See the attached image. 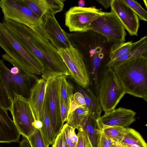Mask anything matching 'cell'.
Instances as JSON below:
<instances>
[{
  "mask_svg": "<svg viewBox=\"0 0 147 147\" xmlns=\"http://www.w3.org/2000/svg\"><path fill=\"white\" fill-rule=\"evenodd\" d=\"M78 129L84 132L92 147H99L101 129L98 119L91 113H89L85 117Z\"/></svg>",
  "mask_w": 147,
  "mask_h": 147,
  "instance_id": "18",
  "label": "cell"
},
{
  "mask_svg": "<svg viewBox=\"0 0 147 147\" xmlns=\"http://www.w3.org/2000/svg\"><path fill=\"white\" fill-rule=\"evenodd\" d=\"M28 7L43 21L46 15H55L63 9L62 0H17Z\"/></svg>",
  "mask_w": 147,
  "mask_h": 147,
  "instance_id": "16",
  "label": "cell"
},
{
  "mask_svg": "<svg viewBox=\"0 0 147 147\" xmlns=\"http://www.w3.org/2000/svg\"><path fill=\"white\" fill-rule=\"evenodd\" d=\"M147 36H145L133 42V46L127 53L117 59L110 61L107 64L114 70L124 63L142 56H147Z\"/></svg>",
  "mask_w": 147,
  "mask_h": 147,
  "instance_id": "19",
  "label": "cell"
},
{
  "mask_svg": "<svg viewBox=\"0 0 147 147\" xmlns=\"http://www.w3.org/2000/svg\"><path fill=\"white\" fill-rule=\"evenodd\" d=\"M0 7L4 19L26 26L41 38L49 41L43 29V21L29 7L17 0H1Z\"/></svg>",
  "mask_w": 147,
  "mask_h": 147,
  "instance_id": "4",
  "label": "cell"
},
{
  "mask_svg": "<svg viewBox=\"0 0 147 147\" xmlns=\"http://www.w3.org/2000/svg\"><path fill=\"white\" fill-rule=\"evenodd\" d=\"M19 68V72L13 74L0 60V72L3 84L9 97L12 101L17 96L28 98L30 90L31 78H35L34 75L29 74Z\"/></svg>",
  "mask_w": 147,
  "mask_h": 147,
  "instance_id": "7",
  "label": "cell"
},
{
  "mask_svg": "<svg viewBox=\"0 0 147 147\" xmlns=\"http://www.w3.org/2000/svg\"><path fill=\"white\" fill-rule=\"evenodd\" d=\"M125 29L116 15L111 11L102 12L91 23L88 28L101 34L107 40L114 43L125 42L126 33Z\"/></svg>",
  "mask_w": 147,
  "mask_h": 147,
  "instance_id": "6",
  "label": "cell"
},
{
  "mask_svg": "<svg viewBox=\"0 0 147 147\" xmlns=\"http://www.w3.org/2000/svg\"><path fill=\"white\" fill-rule=\"evenodd\" d=\"M86 147H92L88 139L86 144Z\"/></svg>",
  "mask_w": 147,
  "mask_h": 147,
  "instance_id": "41",
  "label": "cell"
},
{
  "mask_svg": "<svg viewBox=\"0 0 147 147\" xmlns=\"http://www.w3.org/2000/svg\"><path fill=\"white\" fill-rule=\"evenodd\" d=\"M96 1L101 4L105 9L110 7L111 0H98Z\"/></svg>",
  "mask_w": 147,
  "mask_h": 147,
  "instance_id": "37",
  "label": "cell"
},
{
  "mask_svg": "<svg viewBox=\"0 0 147 147\" xmlns=\"http://www.w3.org/2000/svg\"><path fill=\"white\" fill-rule=\"evenodd\" d=\"M137 15L141 20L147 21V11L136 1L134 0H123Z\"/></svg>",
  "mask_w": 147,
  "mask_h": 147,
  "instance_id": "29",
  "label": "cell"
},
{
  "mask_svg": "<svg viewBox=\"0 0 147 147\" xmlns=\"http://www.w3.org/2000/svg\"><path fill=\"white\" fill-rule=\"evenodd\" d=\"M119 143L124 147H147L141 135L135 129L128 127Z\"/></svg>",
  "mask_w": 147,
  "mask_h": 147,
  "instance_id": "22",
  "label": "cell"
},
{
  "mask_svg": "<svg viewBox=\"0 0 147 147\" xmlns=\"http://www.w3.org/2000/svg\"><path fill=\"white\" fill-rule=\"evenodd\" d=\"M110 7L129 34L138 36L139 18L132 9L123 0H111Z\"/></svg>",
  "mask_w": 147,
  "mask_h": 147,
  "instance_id": "12",
  "label": "cell"
},
{
  "mask_svg": "<svg viewBox=\"0 0 147 147\" xmlns=\"http://www.w3.org/2000/svg\"><path fill=\"white\" fill-rule=\"evenodd\" d=\"M136 113L131 109L120 107L105 112L98 121L100 127H128L136 121Z\"/></svg>",
  "mask_w": 147,
  "mask_h": 147,
  "instance_id": "14",
  "label": "cell"
},
{
  "mask_svg": "<svg viewBox=\"0 0 147 147\" xmlns=\"http://www.w3.org/2000/svg\"><path fill=\"white\" fill-rule=\"evenodd\" d=\"M59 75L49 77L47 79L45 94L50 119L56 136L60 132L63 125L59 107Z\"/></svg>",
  "mask_w": 147,
  "mask_h": 147,
  "instance_id": "11",
  "label": "cell"
},
{
  "mask_svg": "<svg viewBox=\"0 0 147 147\" xmlns=\"http://www.w3.org/2000/svg\"><path fill=\"white\" fill-rule=\"evenodd\" d=\"M9 111L21 135L28 138L35 129L33 125L35 119L28 99L17 96L12 101Z\"/></svg>",
  "mask_w": 147,
  "mask_h": 147,
  "instance_id": "9",
  "label": "cell"
},
{
  "mask_svg": "<svg viewBox=\"0 0 147 147\" xmlns=\"http://www.w3.org/2000/svg\"><path fill=\"white\" fill-rule=\"evenodd\" d=\"M73 101L76 103L79 107H86L84 97L83 95L78 92L74 94Z\"/></svg>",
  "mask_w": 147,
  "mask_h": 147,
  "instance_id": "35",
  "label": "cell"
},
{
  "mask_svg": "<svg viewBox=\"0 0 147 147\" xmlns=\"http://www.w3.org/2000/svg\"><path fill=\"white\" fill-rule=\"evenodd\" d=\"M68 76L64 74L59 76V93L64 105L69 111L73 99L74 88L72 84L67 80Z\"/></svg>",
  "mask_w": 147,
  "mask_h": 147,
  "instance_id": "21",
  "label": "cell"
},
{
  "mask_svg": "<svg viewBox=\"0 0 147 147\" xmlns=\"http://www.w3.org/2000/svg\"><path fill=\"white\" fill-rule=\"evenodd\" d=\"M78 90L83 96L86 107L89 109L90 113L96 119H99L102 110L98 97L88 87L83 88L78 86Z\"/></svg>",
  "mask_w": 147,
  "mask_h": 147,
  "instance_id": "20",
  "label": "cell"
},
{
  "mask_svg": "<svg viewBox=\"0 0 147 147\" xmlns=\"http://www.w3.org/2000/svg\"><path fill=\"white\" fill-rule=\"evenodd\" d=\"M126 92L107 63L99 79L98 98L105 112L115 109Z\"/></svg>",
  "mask_w": 147,
  "mask_h": 147,
  "instance_id": "5",
  "label": "cell"
},
{
  "mask_svg": "<svg viewBox=\"0 0 147 147\" xmlns=\"http://www.w3.org/2000/svg\"><path fill=\"white\" fill-rule=\"evenodd\" d=\"M42 123V127L40 129L43 134L49 141L50 144L52 145L56 136L53 129L45 97L43 107Z\"/></svg>",
  "mask_w": 147,
  "mask_h": 147,
  "instance_id": "23",
  "label": "cell"
},
{
  "mask_svg": "<svg viewBox=\"0 0 147 147\" xmlns=\"http://www.w3.org/2000/svg\"><path fill=\"white\" fill-rule=\"evenodd\" d=\"M126 94L147 102V57L142 56L127 61L114 70Z\"/></svg>",
  "mask_w": 147,
  "mask_h": 147,
  "instance_id": "2",
  "label": "cell"
},
{
  "mask_svg": "<svg viewBox=\"0 0 147 147\" xmlns=\"http://www.w3.org/2000/svg\"><path fill=\"white\" fill-rule=\"evenodd\" d=\"M52 147H67L63 132L62 129L60 132L56 137Z\"/></svg>",
  "mask_w": 147,
  "mask_h": 147,
  "instance_id": "31",
  "label": "cell"
},
{
  "mask_svg": "<svg viewBox=\"0 0 147 147\" xmlns=\"http://www.w3.org/2000/svg\"><path fill=\"white\" fill-rule=\"evenodd\" d=\"M114 147H124L119 143L116 142Z\"/></svg>",
  "mask_w": 147,
  "mask_h": 147,
  "instance_id": "40",
  "label": "cell"
},
{
  "mask_svg": "<svg viewBox=\"0 0 147 147\" xmlns=\"http://www.w3.org/2000/svg\"><path fill=\"white\" fill-rule=\"evenodd\" d=\"M46 81V79L42 78L36 79L30 89L28 98L35 120L42 122Z\"/></svg>",
  "mask_w": 147,
  "mask_h": 147,
  "instance_id": "15",
  "label": "cell"
},
{
  "mask_svg": "<svg viewBox=\"0 0 147 147\" xmlns=\"http://www.w3.org/2000/svg\"><path fill=\"white\" fill-rule=\"evenodd\" d=\"M43 21V29L47 38L58 50L71 45L67 33L61 28L54 15L45 16Z\"/></svg>",
  "mask_w": 147,
  "mask_h": 147,
  "instance_id": "13",
  "label": "cell"
},
{
  "mask_svg": "<svg viewBox=\"0 0 147 147\" xmlns=\"http://www.w3.org/2000/svg\"><path fill=\"white\" fill-rule=\"evenodd\" d=\"M19 147H31V146L28 138L25 137L23 136V138L20 143Z\"/></svg>",
  "mask_w": 147,
  "mask_h": 147,
  "instance_id": "36",
  "label": "cell"
},
{
  "mask_svg": "<svg viewBox=\"0 0 147 147\" xmlns=\"http://www.w3.org/2000/svg\"><path fill=\"white\" fill-rule=\"evenodd\" d=\"M0 147H1V146H0Z\"/></svg>",
  "mask_w": 147,
  "mask_h": 147,
  "instance_id": "43",
  "label": "cell"
},
{
  "mask_svg": "<svg viewBox=\"0 0 147 147\" xmlns=\"http://www.w3.org/2000/svg\"><path fill=\"white\" fill-rule=\"evenodd\" d=\"M60 110L61 116L62 121L63 124L66 121L69 111L64 105L62 100L59 93Z\"/></svg>",
  "mask_w": 147,
  "mask_h": 147,
  "instance_id": "34",
  "label": "cell"
},
{
  "mask_svg": "<svg viewBox=\"0 0 147 147\" xmlns=\"http://www.w3.org/2000/svg\"><path fill=\"white\" fill-rule=\"evenodd\" d=\"M11 103L3 84L0 72V105L7 111H9Z\"/></svg>",
  "mask_w": 147,
  "mask_h": 147,
  "instance_id": "30",
  "label": "cell"
},
{
  "mask_svg": "<svg viewBox=\"0 0 147 147\" xmlns=\"http://www.w3.org/2000/svg\"><path fill=\"white\" fill-rule=\"evenodd\" d=\"M133 44L132 41L114 43L110 49V61L114 60L127 53L130 50Z\"/></svg>",
  "mask_w": 147,
  "mask_h": 147,
  "instance_id": "26",
  "label": "cell"
},
{
  "mask_svg": "<svg viewBox=\"0 0 147 147\" xmlns=\"http://www.w3.org/2000/svg\"><path fill=\"white\" fill-rule=\"evenodd\" d=\"M57 52L67 68L70 76L82 87H88L90 75L82 54L71 45L68 47L59 49Z\"/></svg>",
  "mask_w": 147,
  "mask_h": 147,
  "instance_id": "8",
  "label": "cell"
},
{
  "mask_svg": "<svg viewBox=\"0 0 147 147\" xmlns=\"http://www.w3.org/2000/svg\"><path fill=\"white\" fill-rule=\"evenodd\" d=\"M79 6L83 7L85 5V1L83 0H80L78 1V3Z\"/></svg>",
  "mask_w": 147,
  "mask_h": 147,
  "instance_id": "39",
  "label": "cell"
},
{
  "mask_svg": "<svg viewBox=\"0 0 147 147\" xmlns=\"http://www.w3.org/2000/svg\"><path fill=\"white\" fill-rule=\"evenodd\" d=\"M7 111L0 105V143L18 142L21 134Z\"/></svg>",
  "mask_w": 147,
  "mask_h": 147,
  "instance_id": "17",
  "label": "cell"
},
{
  "mask_svg": "<svg viewBox=\"0 0 147 147\" xmlns=\"http://www.w3.org/2000/svg\"><path fill=\"white\" fill-rule=\"evenodd\" d=\"M0 46L6 53L2 56L3 59L14 67L31 74L42 75V69L38 59L19 42L1 22Z\"/></svg>",
  "mask_w": 147,
  "mask_h": 147,
  "instance_id": "3",
  "label": "cell"
},
{
  "mask_svg": "<svg viewBox=\"0 0 147 147\" xmlns=\"http://www.w3.org/2000/svg\"><path fill=\"white\" fill-rule=\"evenodd\" d=\"M33 125L35 128L40 129L42 127L43 123L40 120H35Z\"/></svg>",
  "mask_w": 147,
  "mask_h": 147,
  "instance_id": "38",
  "label": "cell"
},
{
  "mask_svg": "<svg viewBox=\"0 0 147 147\" xmlns=\"http://www.w3.org/2000/svg\"><path fill=\"white\" fill-rule=\"evenodd\" d=\"M90 111L87 107H80L68 113L66 121L68 125L78 129Z\"/></svg>",
  "mask_w": 147,
  "mask_h": 147,
  "instance_id": "24",
  "label": "cell"
},
{
  "mask_svg": "<svg viewBox=\"0 0 147 147\" xmlns=\"http://www.w3.org/2000/svg\"><path fill=\"white\" fill-rule=\"evenodd\" d=\"M115 143L116 142L101 132L99 147H114Z\"/></svg>",
  "mask_w": 147,
  "mask_h": 147,
  "instance_id": "32",
  "label": "cell"
},
{
  "mask_svg": "<svg viewBox=\"0 0 147 147\" xmlns=\"http://www.w3.org/2000/svg\"><path fill=\"white\" fill-rule=\"evenodd\" d=\"M3 25L21 44L31 51L38 59L42 69V78L64 74L70 76L58 50L49 41H46L26 26L4 20Z\"/></svg>",
  "mask_w": 147,
  "mask_h": 147,
  "instance_id": "1",
  "label": "cell"
},
{
  "mask_svg": "<svg viewBox=\"0 0 147 147\" xmlns=\"http://www.w3.org/2000/svg\"><path fill=\"white\" fill-rule=\"evenodd\" d=\"M27 138L31 147H49L50 144L40 129L35 128L33 133Z\"/></svg>",
  "mask_w": 147,
  "mask_h": 147,
  "instance_id": "27",
  "label": "cell"
},
{
  "mask_svg": "<svg viewBox=\"0 0 147 147\" xmlns=\"http://www.w3.org/2000/svg\"><path fill=\"white\" fill-rule=\"evenodd\" d=\"M62 129L67 147H76L78 138L75 132V129L68 125L66 123L63 125Z\"/></svg>",
  "mask_w": 147,
  "mask_h": 147,
  "instance_id": "28",
  "label": "cell"
},
{
  "mask_svg": "<svg viewBox=\"0 0 147 147\" xmlns=\"http://www.w3.org/2000/svg\"><path fill=\"white\" fill-rule=\"evenodd\" d=\"M102 132L114 141L119 143L122 140L127 127L120 126L100 127Z\"/></svg>",
  "mask_w": 147,
  "mask_h": 147,
  "instance_id": "25",
  "label": "cell"
},
{
  "mask_svg": "<svg viewBox=\"0 0 147 147\" xmlns=\"http://www.w3.org/2000/svg\"><path fill=\"white\" fill-rule=\"evenodd\" d=\"M102 12L95 6L72 7L65 13V25L70 32H86L91 23Z\"/></svg>",
  "mask_w": 147,
  "mask_h": 147,
  "instance_id": "10",
  "label": "cell"
},
{
  "mask_svg": "<svg viewBox=\"0 0 147 147\" xmlns=\"http://www.w3.org/2000/svg\"><path fill=\"white\" fill-rule=\"evenodd\" d=\"M144 2V3H145V5L146 7H147V1L146 0H144L143 1Z\"/></svg>",
  "mask_w": 147,
  "mask_h": 147,
  "instance_id": "42",
  "label": "cell"
},
{
  "mask_svg": "<svg viewBox=\"0 0 147 147\" xmlns=\"http://www.w3.org/2000/svg\"><path fill=\"white\" fill-rule=\"evenodd\" d=\"M77 135L78 140L76 147H86L88 139L84 132L81 129H78Z\"/></svg>",
  "mask_w": 147,
  "mask_h": 147,
  "instance_id": "33",
  "label": "cell"
}]
</instances>
